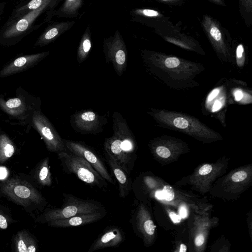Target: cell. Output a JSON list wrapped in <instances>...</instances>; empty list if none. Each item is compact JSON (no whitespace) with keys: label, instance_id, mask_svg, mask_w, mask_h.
<instances>
[{"label":"cell","instance_id":"obj_10","mask_svg":"<svg viewBox=\"0 0 252 252\" xmlns=\"http://www.w3.org/2000/svg\"><path fill=\"white\" fill-rule=\"evenodd\" d=\"M106 122L105 117L92 110L76 112L70 117L72 128L83 134H96L101 132Z\"/></svg>","mask_w":252,"mask_h":252},{"label":"cell","instance_id":"obj_9","mask_svg":"<svg viewBox=\"0 0 252 252\" xmlns=\"http://www.w3.org/2000/svg\"><path fill=\"white\" fill-rule=\"evenodd\" d=\"M32 121L33 127L43 139L49 151L58 154L67 151L63 139L45 115L39 111H34Z\"/></svg>","mask_w":252,"mask_h":252},{"label":"cell","instance_id":"obj_41","mask_svg":"<svg viewBox=\"0 0 252 252\" xmlns=\"http://www.w3.org/2000/svg\"><path fill=\"white\" fill-rule=\"evenodd\" d=\"M213 3L215 4L224 6H226V3L225 0H208Z\"/></svg>","mask_w":252,"mask_h":252},{"label":"cell","instance_id":"obj_13","mask_svg":"<svg viewBox=\"0 0 252 252\" xmlns=\"http://www.w3.org/2000/svg\"><path fill=\"white\" fill-rule=\"evenodd\" d=\"M125 240V235L121 229L111 226L101 233L91 246L88 252L109 247L119 246Z\"/></svg>","mask_w":252,"mask_h":252},{"label":"cell","instance_id":"obj_19","mask_svg":"<svg viewBox=\"0 0 252 252\" xmlns=\"http://www.w3.org/2000/svg\"><path fill=\"white\" fill-rule=\"evenodd\" d=\"M83 4V0H64L58 9L48 12L46 20H49L55 16L58 18H75L78 16Z\"/></svg>","mask_w":252,"mask_h":252},{"label":"cell","instance_id":"obj_34","mask_svg":"<svg viewBox=\"0 0 252 252\" xmlns=\"http://www.w3.org/2000/svg\"><path fill=\"white\" fill-rule=\"evenodd\" d=\"M244 52V47L242 44H239L236 49V55L237 59H240L242 58Z\"/></svg>","mask_w":252,"mask_h":252},{"label":"cell","instance_id":"obj_43","mask_svg":"<svg viewBox=\"0 0 252 252\" xmlns=\"http://www.w3.org/2000/svg\"><path fill=\"white\" fill-rule=\"evenodd\" d=\"M155 197L158 199H164V195L162 191H157L155 192Z\"/></svg>","mask_w":252,"mask_h":252},{"label":"cell","instance_id":"obj_38","mask_svg":"<svg viewBox=\"0 0 252 252\" xmlns=\"http://www.w3.org/2000/svg\"><path fill=\"white\" fill-rule=\"evenodd\" d=\"M7 176V169L5 167L0 166V180L6 178Z\"/></svg>","mask_w":252,"mask_h":252},{"label":"cell","instance_id":"obj_31","mask_svg":"<svg viewBox=\"0 0 252 252\" xmlns=\"http://www.w3.org/2000/svg\"><path fill=\"white\" fill-rule=\"evenodd\" d=\"M247 176V174L244 171H239L234 173L231 177L234 182H239L244 180Z\"/></svg>","mask_w":252,"mask_h":252},{"label":"cell","instance_id":"obj_44","mask_svg":"<svg viewBox=\"0 0 252 252\" xmlns=\"http://www.w3.org/2000/svg\"><path fill=\"white\" fill-rule=\"evenodd\" d=\"M235 99L237 101L240 100L243 97V93L240 91H237L235 93Z\"/></svg>","mask_w":252,"mask_h":252},{"label":"cell","instance_id":"obj_18","mask_svg":"<svg viewBox=\"0 0 252 252\" xmlns=\"http://www.w3.org/2000/svg\"><path fill=\"white\" fill-rule=\"evenodd\" d=\"M105 157L107 162L118 181L119 196L121 198H125L129 193L131 189L132 181L130 175L113 159L106 155Z\"/></svg>","mask_w":252,"mask_h":252},{"label":"cell","instance_id":"obj_30","mask_svg":"<svg viewBox=\"0 0 252 252\" xmlns=\"http://www.w3.org/2000/svg\"><path fill=\"white\" fill-rule=\"evenodd\" d=\"M157 154L162 158H167L170 157V150L164 146H158L156 149Z\"/></svg>","mask_w":252,"mask_h":252},{"label":"cell","instance_id":"obj_35","mask_svg":"<svg viewBox=\"0 0 252 252\" xmlns=\"http://www.w3.org/2000/svg\"><path fill=\"white\" fill-rule=\"evenodd\" d=\"M8 224L6 218L4 216L0 214V228L5 229L7 228Z\"/></svg>","mask_w":252,"mask_h":252},{"label":"cell","instance_id":"obj_45","mask_svg":"<svg viewBox=\"0 0 252 252\" xmlns=\"http://www.w3.org/2000/svg\"><path fill=\"white\" fill-rule=\"evenodd\" d=\"M187 251V247L185 245L182 244L180 245V252H186Z\"/></svg>","mask_w":252,"mask_h":252},{"label":"cell","instance_id":"obj_25","mask_svg":"<svg viewBox=\"0 0 252 252\" xmlns=\"http://www.w3.org/2000/svg\"><path fill=\"white\" fill-rule=\"evenodd\" d=\"M39 183L43 186H50L52 183L49 165V158H45L41 163L37 173Z\"/></svg>","mask_w":252,"mask_h":252},{"label":"cell","instance_id":"obj_27","mask_svg":"<svg viewBox=\"0 0 252 252\" xmlns=\"http://www.w3.org/2000/svg\"><path fill=\"white\" fill-rule=\"evenodd\" d=\"M46 0H31L27 4L16 10V19L20 18L32 10L38 8Z\"/></svg>","mask_w":252,"mask_h":252},{"label":"cell","instance_id":"obj_28","mask_svg":"<svg viewBox=\"0 0 252 252\" xmlns=\"http://www.w3.org/2000/svg\"><path fill=\"white\" fill-rule=\"evenodd\" d=\"M165 67L168 68H175L179 66L181 63L180 60L175 57H168L163 62Z\"/></svg>","mask_w":252,"mask_h":252},{"label":"cell","instance_id":"obj_40","mask_svg":"<svg viewBox=\"0 0 252 252\" xmlns=\"http://www.w3.org/2000/svg\"><path fill=\"white\" fill-rule=\"evenodd\" d=\"M219 90L218 89H214L209 95L208 97V101H211L214 99L219 94Z\"/></svg>","mask_w":252,"mask_h":252},{"label":"cell","instance_id":"obj_32","mask_svg":"<svg viewBox=\"0 0 252 252\" xmlns=\"http://www.w3.org/2000/svg\"><path fill=\"white\" fill-rule=\"evenodd\" d=\"M160 2L170 5H182L184 4L187 0H158Z\"/></svg>","mask_w":252,"mask_h":252},{"label":"cell","instance_id":"obj_8","mask_svg":"<svg viewBox=\"0 0 252 252\" xmlns=\"http://www.w3.org/2000/svg\"><path fill=\"white\" fill-rule=\"evenodd\" d=\"M63 0H47L38 8L16 19L4 30L3 37L10 38L18 36L28 31L35 20L43 12H52Z\"/></svg>","mask_w":252,"mask_h":252},{"label":"cell","instance_id":"obj_36","mask_svg":"<svg viewBox=\"0 0 252 252\" xmlns=\"http://www.w3.org/2000/svg\"><path fill=\"white\" fill-rule=\"evenodd\" d=\"M204 242V236L200 234L198 235L195 239V244L197 246H200L202 245Z\"/></svg>","mask_w":252,"mask_h":252},{"label":"cell","instance_id":"obj_33","mask_svg":"<svg viewBox=\"0 0 252 252\" xmlns=\"http://www.w3.org/2000/svg\"><path fill=\"white\" fill-rule=\"evenodd\" d=\"M212 167L210 164H205L202 166L198 171L199 174L201 175H205L211 172Z\"/></svg>","mask_w":252,"mask_h":252},{"label":"cell","instance_id":"obj_22","mask_svg":"<svg viewBox=\"0 0 252 252\" xmlns=\"http://www.w3.org/2000/svg\"><path fill=\"white\" fill-rule=\"evenodd\" d=\"M0 108L7 114L13 116H19L26 110L25 102L19 98H10L6 101L0 98Z\"/></svg>","mask_w":252,"mask_h":252},{"label":"cell","instance_id":"obj_2","mask_svg":"<svg viewBox=\"0 0 252 252\" xmlns=\"http://www.w3.org/2000/svg\"><path fill=\"white\" fill-rule=\"evenodd\" d=\"M63 170L74 174L78 179L92 187L104 189L106 180L83 158L68 151L57 154Z\"/></svg>","mask_w":252,"mask_h":252},{"label":"cell","instance_id":"obj_24","mask_svg":"<svg viewBox=\"0 0 252 252\" xmlns=\"http://www.w3.org/2000/svg\"><path fill=\"white\" fill-rule=\"evenodd\" d=\"M15 152L12 141L5 134L0 135V163L5 162Z\"/></svg>","mask_w":252,"mask_h":252},{"label":"cell","instance_id":"obj_1","mask_svg":"<svg viewBox=\"0 0 252 252\" xmlns=\"http://www.w3.org/2000/svg\"><path fill=\"white\" fill-rule=\"evenodd\" d=\"M113 134L105 139V155L130 175L135 158L136 143L125 119L118 112L112 116Z\"/></svg>","mask_w":252,"mask_h":252},{"label":"cell","instance_id":"obj_5","mask_svg":"<svg viewBox=\"0 0 252 252\" xmlns=\"http://www.w3.org/2000/svg\"><path fill=\"white\" fill-rule=\"evenodd\" d=\"M151 115L162 124L193 134L209 135L212 131L197 120L181 114L166 111H152Z\"/></svg>","mask_w":252,"mask_h":252},{"label":"cell","instance_id":"obj_7","mask_svg":"<svg viewBox=\"0 0 252 252\" xmlns=\"http://www.w3.org/2000/svg\"><path fill=\"white\" fill-rule=\"evenodd\" d=\"M202 29L216 52L226 55L229 53L231 41L229 32L219 21L204 14L201 22Z\"/></svg>","mask_w":252,"mask_h":252},{"label":"cell","instance_id":"obj_20","mask_svg":"<svg viewBox=\"0 0 252 252\" xmlns=\"http://www.w3.org/2000/svg\"><path fill=\"white\" fill-rule=\"evenodd\" d=\"M15 251L19 252H35L37 245L34 240L25 230L19 232L14 241Z\"/></svg>","mask_w":252,"mask_h":252},{"label":"cell","instance_id":"obj_6","mask_svg":"<svg viewBox=\"0 0 252 252\" xmlns=\"http://www.w3.org/2000/svg\"><path fill=\"white\" fill-rule=\"evenodd\" d=\"M1 190L10 199L24 206L38 204L42 200L41 194L30 184L17 179H11L3 183Z\"/></svg>","mask_w":252,"mask_h":252},{"label":"cell","instance_id":"obj_4","mask_svg":"<svg viewBox=\"0 0 252 252\" xmlns=\"http://www.w3.org/2000/svg\"><path fill=\"white\" fill-rule=\"evenodd\" d=\"M103 53L106 62L111 63L117 74L121 77L125 71L128 54L125 40L119 30L103 39Z\"/></svg>","mask_w":252,"mask_h":252},{"label":"cell","instance_id":"obj_23","mask_svg":"<svg viewBox=\"0 0 252 252\" xmlns=\"http://www.w3.org/2000/svg\"><path fill=\"white\" fill-rule=\"evenodd\" d=\"M130 221L133 226H136V228L139 227L137 229L140 228L146 234L149 236L154 235L156 226L153 220L150 219L143 220L140 209L136 211L135 214L132 215Z\"/></svg>","mask_w":252,"mask_h":252},{"label":"cell","instance_id":"obj_17","mask_svg":"<svg viewBox=\"0 0 252 252\" xmlns=\"http://www.w3.org/2000/svg\"><path fill=\"white\" fill-rule=\"evenodd\" d=\"M154 31L165 40L183 47L189 48V44L192 45L194 43V39L180 32V28L174 26L172 23L155 30Z\"/></svg>","mask_w":252,"mask_h":252},{"label":"cell","instance_id":"obj_21","mask_svg":"<svg viewBox=\"0 0 252 252\" xmlns=\"http://www.w3.org/2000/svg\"><path fill=\"white\" fill-rule=\"evenodd\" d=\"M92 47V33L87 26L80 39L77 51V61L81 63L88 58Z\"/></svg>","mask_w":252,"mask_h":252},{"label":"cell","instance_id":"obj_42","mask_svg":"<svg viewBox=\"0 0 252 252\" xmlns=\"http://www.w3.org/2000/svg\"><path fill=\"white\" fill-rule=\"evenodd\" d=\"M221 104L220 101H216L213 106L212 110L213 112L218 110L221 107Z\"/></svg>","mask_w":252,"mask_h":252},{"label":"cell","instance_id":"obj_29","mask_svg":"<svg viewBox=\"0 0 252 252\" xmlns=\"http://www.w3.org/2000/svg\"><path fill=\"white\" fill-rule=\"evenodd\" d=\"M162 192L164 195V199L167 201H171L174 198V191L173 188L168 185L164 187Z\"/></svg>","mask_w":252,"mask_h":252},{"label":"cell","instance_id":"obj_26","mask_svg":"<svg viewBox=\"0 0 252 252\" xmlns=\"http://www.w3.org/2000/svg\"><path fill=\"white\" fill-rule=\"evenodd\" d=\"M238 7L245 24L250 27L252 24V0H239Z\"/></svg>","mask_w":252,"mask_h":252},{"label":"cell","instance_id":"obj_39","mask_svg":"<svg viewBox=\"0 0 252 252\" xmlns=\"http://www.w3.org/2000/svg\"><path fill=\"white\" fill-rule=\"evenodd\" d=\"M179 215L181 218H185L187 217L188 212L187 209L185 206L183 205L180 207L179 209Z\"/></svg>","mask_w":252,"mask_h":252},{"label":"cell","instance_id":"obj_11","mask_svg":"<svg viewBox=\"0 0 252 252\" xmlns=\"http://www.w3.org/2000/svg\"><path fill=\"white\" fill-rule=\"evenodd\" d=\"M63 142L67 151L83 158L106 181L114 184L104 164L92 149L81 142L65 139Z\"/></svg>","mask_w":252,"mask_h":252},{"label":"cell","instance_id":"obj_3","mask_svg":"<svg viewBox=\"0 0 252 252\" xmlns=\"http://www.w3.org/2000/svg\"><path fill=\"white\" fill-rule=\"evenodd\" d=\"M63 203L61 208L52 209L44 215V222L70 218L82 214L106 212L103 205L94 200L79 198L72 194L63 193Z\"/></svg>","mask_w":252,"mask_h":252},{"label":"cell","instance_id":"obj_12","mask_svg":"<svg viewBox=\"0 0 252 252\" xmlns=\"http://www.w3.org/2000/svg\"><path fill=\"white\" fill-rule=\"evenodd\" d=\"M129 14L132 22L152 28L154 30L171 23L169 17L152 8H135L130 10Z\"/></svg>","mask_w":252,"mask_h":252},{"label":"cell","instance_id":"obj_15","mask_svg":"<svg viewBox=\"0 0 252 252\" xmlns=\"http://www.w3.org/2000/svg\"><path fill=\"white\" fill-rule=\"evenodd\" d=\"M105 214L106 212H102L82 214L66 219L50 221L47 223L49 226L58 228L84 225L100 220Z\"/></svg>","mask_w":252,"mask_h":252},{"label":"cell","instance_id":"obj_14","mask_svg":"<svg viewBox=\"0 0 252 252\" xmlns=\"http://www.w3.org/2000/svg\"><path fill=\"white\" fill-rule=\"evenodd\" d=\"M49 53L47 51L18 57L0 71V77H6L22 71L47 57Z\"/></svg>","mask_w":252,"mask_h":252},{"label":"cell","instance_id":"obj_37","mask_svg":"<svg viewBox=\"0 0 252 252\" xmlns=\"http://www.w3.org/2000/svg\"><path fill=\"white\" fill-rule=\"evenodd\" d=\"M169 216L174 223H179L181 221V217L174 212H170L169 213Z\"/></svg>","mask_w":252,"mask_h":252},{"label":"cell","instance_id":"obj_16","mask_svg":"<svg viewBox=\"0 0 252 252\" xmlns=\"http://www.w3.org/2000/svg\"><path fill=\"white\" fill-rule=\"evenodd\" d=\"M75 24L74 21L56 22L49 26L37 40L35 45L43 46L57 39Z\"/></svg>","mask_w":252,"mask_h":252}]
</instances>
